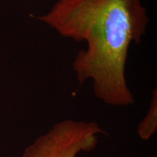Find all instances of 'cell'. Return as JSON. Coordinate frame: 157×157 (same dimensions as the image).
Instances as JSON below:
<instances>
[{
  "instance_id": "cell-1",
  "label": "cell",
  "mask_w": 157,
  "mask_h": 157,
  "mask_svg": "<svg viewBox=\"0 0 157 157\" xmlns=\"http://www.w3.org/2000/svg\"><path fill=\"white\" fill-rule=\"evenodd\" d=\"M39 19L65 37L86 41L73 62L80 84L90 80L107 105L134 103L125 71L129 47L140 43L149 22L142 0H58Z\"/></svg>"
},
{
  "instance_id": "cell-2",
  "label": "cell",
  "mask_w": 157,
  "mask_h": 157,
  "mask_svg": "<svg viewBox=\"0 0 157 157\" xmlns=\"http://www.w3.org/2000/svg\"><path fill=\"white\" fill-rule=\"evenodd\" d=\"M105 133L95 122L66 119L30 147L25 157H77L94 150Z\"/></svg>"
},
{
  "instance_id": "cell-3",
  "label": "cell",
  "mask_w": 157,
  "mask_h": 157,
  "mask_svg": "<svg viewBox=\"0 0 157 157\" xmlns=\"http://www.w3.org/2000/svg\"><path fill=\"white\" fill-rule=\"evenodd\" d=\"M157 129V89H154L148 112L137 126V133L143 140H150Z\"/></svg>"
}]
</instances>
